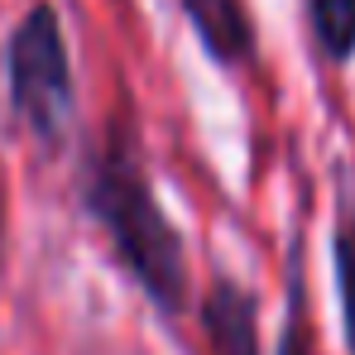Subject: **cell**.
Segmentation results:
<instances>
[{
  "label": "cell",
  "instance_id": "cell-1",
  "mask_svg": "<svg viewBox=\"0 0 355 355\" xmlns=\"http://www.w3.org/2000/svg\"><path fill=\"white\" fill-rule=\"evenodd\" d=\"M77 202L101 226L111 254L130 274V284L149 297V307L178 322L192 307L187 245L168 207L159 202L125 125H111L106 139L87 154L82 178H77Z\"/></svg>",
  "mask_w": 355,
  "mask_h": 355
},
{
  "label": "cell",
  "instance_id": "cell-2",
  "mask_svg": "<svg viewBox=\"0 0 355 355\" xmlns=\"http://www.w3.org/2000/svg\"><path fill=\"white\" fill-rule=\"evenodd\" d=\"M5 82H10V106L44 144H58L77 111V87H72V53L62 19L49 0L29 5L24 19L10 29L5 44Z\"/></svg>",
  "mask_w": 355,
  "mask_h": 355
},
{
  "label": "cell",
  "instance_id": "cell-3",
  "mask_svg": "<svg viewBox=\"0 0 355 355\" xmlns=\"http://www.w3.org/2000/svg\"><path fill=\"white\" fill-rule=\"evenodd\" d=\"M197 322L211 355H259V293L231 274H216L197 297Z\"/></svg>",
  "mask_w": 355,
  "mask_h": 355
},
{
  "label": "cell",
  "instance_id": "cell-4",
  "mask_svg": "<svg viewBox=\"0 0 355 355\" xmlns=\"http://www.w3.org/2000/svg\"><path fill=\"white\" fill-rule=\"evenodd\" d=\"M202 53L216 67H245L254 58V19L245 0H178Z\"/></svg>",
  "mask_w": 355,
  "mask_h": 355
},
{
  "label": "cell",
  "instance_id": "cell-5",
  "mask_svg": "<svg viewBox=\"0 0 355 355\" xmlns=\"http://www.w3.org/2000/svg\"><path fill=\"white\" fill-rule=\"evenodd\" d=\"M331 279L341 302V331L346 355H355V192L346 173L336 178V216H331Z\"/></svg>",
  "mask_w": 355,
  "mask_h": 355
},
{
  "label": "cell",
  "instance_id": "cell-6",
  "mask_svg": "<svg viewBox=\"0 0 355 355\" xmlns=\"http://www.w3.org/2000/svg\"><path fill=\"white\" fill-rule=\"evenodd\" d=\"M307 29L327 62L355 58V0H307Z\"/></svg>",
  "mask_w": 355,
  "mask_h": 355
},
{
  "label": "cell",
  "instance_id": "cell-7",
  "mask_svg": "<svg viewBox=\"0 0 355 355\" xmlns=\"http://www.w3.org/2000/svg\"><path fill=\"white\" fill-rule=\"evenodd\" d=\"M284 322H279V341L274 355H312V327H307V284H302V240H293L288 250V284H284Z\"/></svg>",
  "mask_w": 355,
  "mask_h": 355
}]
</instances>
